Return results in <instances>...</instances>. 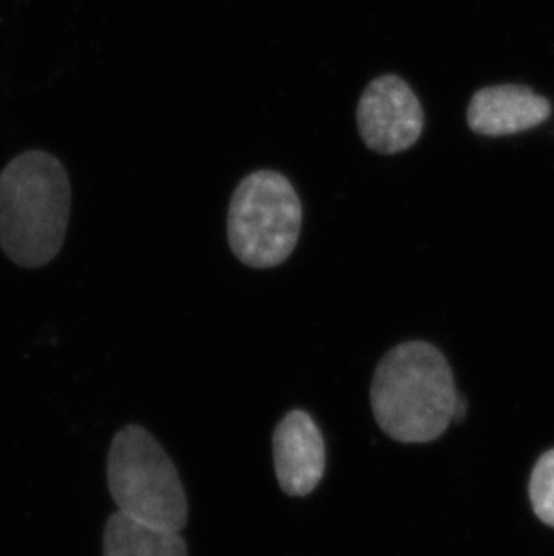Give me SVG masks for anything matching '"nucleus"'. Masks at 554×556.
I'll return each instance as SVG.
<instances>
[{
	"label": "nucleus",
	"mask_w": 554,
	"mask_h": 556,
	"mask_svg": "<svg viewBox=\"0 0 554 556\" xmlns=\"http://www.w3.org/2000/svg\"><path fill=\"white\" fill-rule=\"evenodd\" d=\"M459 399L446 358L429 342L398 344L373 375V415L400 443L438 440L454 421Z\"/></svg>",
	"instance_id": "nucleus-1"
},
{
	"label": "nucleus",
	"mask_w": 554,
	"mask_h": 556,
	"mask_svg": "<svg viewBox=\"0 0 554 556\" xmlns=\"http://www.w3.org/2000/svg\"><path fill=\"white\" fill-rule=\"evenodd\" d=\"M71 182L42 150L24 152L0 174V249L22 268H40L62 251L71 218Z\"/></svg>",
	"instance_id": "nucleus-2"
},
{
	"label": "nucleus",
	"mask_w": 554,
	"mask_h": 556,
	"mask_svg": "<svg viewBox=\"0 0 554 556\" xmlns=\"http://www.w3.org/2000/svg\"><path fill=\"white\" fill-rule=\"evenodd\" d=\"M106 483L117 511L163 530L188 525V495L163 446L141 426L115 432L106 457Z\"/></svg>",
	"instance_id": "nucleus-3"
},
{
	"label": "nucleus",
	"mask_w": 554,
	"mask_h": 556,
	"mask_svg": "<svg viewBox=\"0 0 554 556\" xmlns=\"http://www.w3.org/2000/svg\"><path fill=\"white\" fill-rule=\"evenodd\" d=\"M301 226V200L290 180L277 172H254L230 199V251L247 267L270 268L287 262L298 245Z\"/></svg>",
	"instance_id": "nucleus-4"
},
{
	"label": "nucleus",
	"mask_w": 554,
	"mask_h": 556,
	"mask_svg": "<svg viewBox=\"0 0 554 556\" xmlns=\"http://www.w3.org/2000/svg\"><path fill=\"white\" fill-rule=\"evenodd\" d=\"M358 131L373 152L392 155L414 147L424 131L418 96L400 76L373 79L356 109Z\"/></svg>",
	"instance_id": "nucleus-5"
},
{
	"label": "nucleus",
	"mask_w": 554,
	"mask_h": 556,
	"mask_svg": "<svg viewBox=\"0 0 554 556\" xmlns=\"http://www.w3.org/2000/svg\"><path fill=\"white\" fill-rule=\"evenodd\" d=\"M277 483L290 497L312 494L325 476L326 446L320 429L306 410H290L274 431Z\"/></svg>",
	"instance_id": "nucleus-6"
},
{
	"label": "nucleus",
	"mask_w": 554,
	"mask_h": 556,
	"mask_svg": "<svg viewBox=\"0 0 554 556\" xmlns=\"http://www.w3.org/2000/svg\"><path fill=\"white\" fill-rule=\"evenodd\" d=\"M551 114L550 101L518 85L487 87L471 98L468 125L481 136H512L544 123Z\"/></svg>",
	"instance_id": "nucleus-7"
},
{
	"label": "nucleus",
	"mask_w": 554,
	"mask_h": 556,
	"mask_svg": "<svg viewBox=\"0 0 554 556\" xmlns=\"http://www.w3.org/2000/svg\"><path fill=\"white\" fill-rule=\"evenodd\" d=\"M103 556H188V544L178 531L115 511L103 531Z\"/></svg>",
	"instance_id": "nucleus-8"
},
{
	"label": "nucleus",
	"mask_w": 554,
	"mask_h": 556,
	"mask_svg": "<svg viewBox=\"0 0 554 556\" xmlns=\"http://www.w3.org/2000/svg\"><path fill=\"white\" fill-rule=\"evenodd\" d=\"M531 506L544 525L554 528V448L540 456L529 479Z\"/></svg>",
	"instance_id": "nucleus-9"
}]
</instances>
